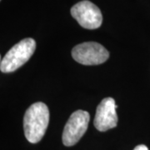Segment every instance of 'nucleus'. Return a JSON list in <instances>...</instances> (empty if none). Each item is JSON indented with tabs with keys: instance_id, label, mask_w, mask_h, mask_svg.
<instances>
[{
	"instance_id": "nucleus-1",
	"label": "nucleus",
	"mask_w": 150,
	"mask_h": 150,
	"mask_svg": "<svg viewBox=\"0 0 150 150\" xmlns=\"http://www.w3.org/2000/svg\"><path fill=\"white\" fill-rule=\"evenodd\" d=\"M49 123V110L42 102L32 104L23 118L24 134L28 142L37 144L43 139Z\"/></svg>"
},
{
	"instance_id": "nucleus-2",
	"label": "nucleus",
	"mask_w": 150,
	"mask_h": 150,
	"mask_svg": "<svg viewBox=\"0 0 150 150\" xmlns=\"http://www.w3.org/2000/svg\"><path fill=\"white\" fill-rule=\"evenodd\" d=\"M36 49V42L33 38L22 39L8 50L4 59H1L0 70L3 73H13L28 62Z\"/></svg>"
},
{
	"instance_id": "nucleus-3",
	"label": "nucleus",
	"mask_w": 150,
	"mask_h": 150,
	"mask_svg": "<svg viewBox=\"0 0 150 150\" xmlns=\"http://www.w3.org/2000/svg\"><path fill=\"white\" fill-rule=\"evenodd\" d=\"M72 57L83 65H98L106 62L109 53L100 43L86 42L76 45L72 49Z\"/></svg>"
},
{
	"instance_id": "nucleus-4",
	"label": "nucleus",
	"mask_w": 150,
	"mask_h": 150,
	"mask_svg": "<svg viewBox=\"0 0 150 150\" xmlns=\"http://www.w3.org/2000/svg\"><path fill=\"white\" fill-rule=\"evenodd\" d=\"M90 120L89 113L83 110L74 112L65 124L62 141L67 147L76 144L86 133Z\"/></svg>"
},
{
	"instance_id": "nucleus-5",
	"label": "nucleus",
	"mask_w": 150,
	"mask_h": 150,
	"mask_svg": "<svg viewBox=\"0 0 150 150\" xmlns=\"http://www.w3.org/2000/svg\"><path fill=\"white\" fill-rule=\"evenodd\" d=\"M71 14L81 27L87 29H96L102 24L101 11L95 4L88 0L81 1L73 6Z\"/></svg>"
},
{
	"instance_id": "nucleus-6",
	"label": "nucleus",
	"mask_w": 150,
	"mask_h": 150,
	"mask_svg": "<svg viewBox=\"0 0 150 150\" xmlns=\"http://www.w3.org/2000/svg\"><path fill=\"white\" fill-rule=\"evenodd\" d=\"M118 106L112 98H105L98 104L93 121L94 127L100 132L113 129L118 124L116 108Z\"/></svg>"
},
{
	"instance_id": "nucleus-7",
	"label": "nucleus",
	"mask_w": 150,
	"mask_h": 150,
	"mask_svg": "<svg viewBox=\"0 0 150 150\" xmlns=\"http://www.w3.org/2000/svg\"><path fill=\"white\" fill-rule=\"evenodd\" d=\"M134 150H149V149H148V147L145 146V145L140 144L138 145V146H136Z\"/></svg>"
}]
</instances>
